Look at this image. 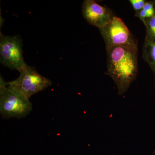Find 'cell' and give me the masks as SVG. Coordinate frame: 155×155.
Returning a JSON list of instances; mask_svg holds the SVG:
<instances>
[{
    "label": "cell",
    "instance_id": "obj_1",
    "mask_svg": "<svg viewBox=\"0 0 155 155\" xmlns=\"http://www.w3.org/2000/svg\"><path fill=\"white\" fill-rule=\"evenodd\" d=\"M107 75L116 83L119 95L124 94L138 72L137 51L122 46L106 48Z\"/></svg>",
    "mask_w": 155,
    "mask_h": 155
},
{
    "label": "cell",
    "instance_id": "obj_2",
    "mask_svg": "<svg viewBox=\"0 0 155 155\" xmlns=\"http://www.w3.org/2000/svg\"><path fill=\"white\" fill-rule=\"evenodd\" d=\"M29 99L8 86L0 78V114L3 119H18L26 117L32 110Z\"/></svg>",
    "mask_w": 155,
    "mask_h": 155
},
{
    "label": "cell",
    "instance_id": "obj_3",
    "mask_svg": "<svg viewBox=\"0 0 155 155\" xmlns=\"http://www.w3.org/2000/svg\"><path fill=\"white\" fill-rule=\"evenodd\" d=\"M19 72V77L8 82V85L28 99L52 84L49 79L40 75L34 67L26 65Z\"/></svg>",
    "mask_w": 155,
    "mask_h": 155
},
{
    "label": "cell",
    "instance_id": "obj_4",
    "mask_svg": "<svg viewBox=\"0 0 155 155\" xmlns=\"http://www.w3.org/2000/svg\"><path fill=\"white\" fill-rule=\"evenodd\" d=\"M99 30L106 48L122 46L137 51V41L119 17L114 16L107 24Z\"/></svg>",
    "mask_w": 155,
    "mask_h": 155
},
{
    "label": "cell",
    "instance_id": "obj_5",
    "mask_svg": "<svg viewBox=\"0 0 155 155\" xmlns=\"http://www.w3.org/2000/svg\"><path fill=\"white\" fill-rule=\"evenodd\" d=\"M22 41L19 35L5 36L0 33V59L1 64L18 71L27 64L24 61Z\"/></svg>",
    "mask_w": 155,
    "mask_h": 155
},
{
    "label": "cell",
    "instance_id": "obj_6",
    "mask_svg": "<svg viewBox=\"0 0 155 155\" xmlns=\"http://www.w3.org/2000/svg\"><path fill=\"white\" fill-rule=\"evenodd\" d=\"M81 13L89 24L100 28L111 21L114 16L110 9L101 5L93 0H85L81 7Z\"/></svg>",
    "mask_w": 155,
    "mask_h": 155
},
{
    "label": "cell",
    "instance_id": "obj_7",
    "mask_svg": "<svg viewBox=\"0 0 155 155\" xmlns=\"http://www.w3.org/2000/svg\"><path fill=\"white\" fill-rule=\"evenodd\" d=\"M143 57L155 73V43L145 39L143 47Z\"/></svg>",
    "mask_w": 155,
    "mask_h": 155
},
{
    "label": "cell",
    "instance_id": "obj_8",
    "mask_svg": "<svg viewBox=\"0 0 155 155\" xmlns=\"http://www.w3.org/2000/svg\"><path fill=\"white\" fill-rule=\"evenodd\" d=\"M144 24L146 27L145 39L155 43V14L152 17L147 18Z\"/></svg>",
    "mask_w": 155,
    "mask_h": 155
},
{
    "label": "cell",
    "instance_id": "obj_9",
    "mask_svg": "<svg viewBox=\"0 0 155 155\" xmlns=\"http://www.w3.org/2000/svg\"><path fill=\"white\" fill-rule=\"evenodd\" d=\"M143 9L146 12L148 18L152 17L155 14L154 3L153 2H146Z\"/></svg>",
    "mask_w": 155,
    "mask_h": 155
},
{
    "label": "cell",
    "instance_id": "obj_10",
    "mask_svg": "<svg viewBox=\"0 0 155 155\" xmlns=\"http://www.w3.org/2000/svg\"><path fill=\"white\" fill-rule=\"evenodd\" d=\"M129 2L136 12L142 10L146 3L144 0H130Z\"/></svg>",
    "mask_w": 155,
    "mask_h": 155
},
{
    "label": "cell",
    "instance_id": "obj_11",
    "mask_svg": "<svg viewBox=\"0 0 155 155\" xmlns=\"http://www.w3.org/2000/svg\"><path fill=\"white\" fill-rule=\"evenodd\" d=\"M135 16L136 17H138V18L143 22V23H145L146 19L147 18H148V16L147 15V13L143 9L136 12Z\"/></svg>",
    "mask_w": 155,
    "mask_h": 155
}]
</instances>
